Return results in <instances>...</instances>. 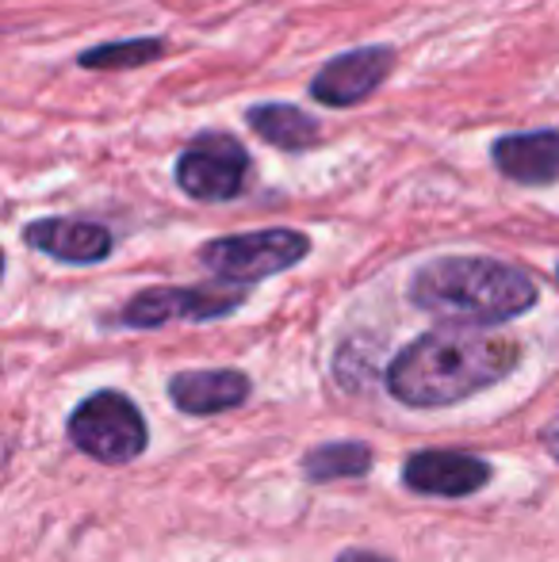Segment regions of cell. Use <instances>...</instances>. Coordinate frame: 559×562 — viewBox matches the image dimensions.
<instances>
[{"label":"cell","instance_id":"6da1fadb","mask_svg":"<svg viewBox=\"0 0 559 562\" xmlns=\"http://www.w3.org/2000/svg\"><path fill=\"white\" fill-rule=\"evenodd\" d=\"M517 360H522V348L510 337L476 334V329H437L395 356L388 371V391L418 409L452 406L506 379Z\"/></svg>","mask_w":559,"mask_h":562},{"label":"cell","instance_id":"7a4b0ae2","mask_svg":"<svg viewBox=\"0 0 559 562\" xmlns=\"http://www.w3.org/2000/svg\"><path fill=\"white\" fill-rule=\"evenodd\" d=\"M411 303L463 326H494L533 311L537 283L529 272L494 257H440L418 268Z\"/></svg>","mask_w":559,"mask_h":562},{"label":"cell","instance_id":"3957f363","mask_svg":"<svg viewBox=\"0 0 559 562\" xmlns=\"http://www.w3.org/2000/svg\"><path fill=\"white\" fill-rule=\"evenodd\" d=\"M311 252V237L299 229H254V234H231L200 245V265L223 283H257L295 268Z\"/></svg>","mask_w":559,"mask_h":562},{"label":"cell","instance_id":"277c9868","mask_svg":"<svg viewBox=\"0 0 559 562\" xmlns=\"http://www.w3.org/2000/svg\"><path fill=\"white\" fill-rule=\"evenodd\" d=\"M69 440L100 463H131L146 451V422L131 398L100 391L74 409Z\"/></svg>","mask_w":559,"mask_h":562},{"label":"cell","instance_id":"5b68a950","mask_svg":"<svg viewBox=\"0 0 559 562\" xmlns=\"http://www.w3.org/2000/svg\"><path fill=\"white\" fill-rule=\"evenodd\" d=\"M177 188L195 203L238 200L249 177V154L234 134L203 131L177 157Z\"/></svg>","mask_w":559,"mask_h":562},{"label":"cell","instance_id":"8992f818","mask_svg":"<svg viewBox=\"0 0 559 562\" xmlns=\"http://www.w3.org/2000/svg\"><path fill=\"white\" fill-rule=\"evenodd\" d=\"M246 303V288L234 283H200V288H149L123 306L120 322L131 329H157L169 322L226 318Z\"/></svg>","mask_w":559,"mask_h":562},{"label":"cell","instance_id":"52a82bcc","mask_svg":"<svg viewBox=\"0 0 559 562\" xmlns=\"http://www.w3.org/2000/svg\"><path fill=\"white\" fill-rule=\"evenodd\" d=\"M395 69L391 46H357L349 54H337L314 74L311 97L322 108H357L380 92V85Z\"/></svg>","mask_w":559,"mask_h":562},{"label":"cell","instance_id":"ba28073f","mask_svg":"<svg viewBox=\"0 0 559 562\" xmlns=\"http://www.w3.org/2000/svg\"><path fill=\"white\" fill-rule=\"evenodd\" d=\"M491 161L514 184L545 188L559 180V131L502 134L491 146Z\"/></svg>","mask_w":559,"mask_h":562},{"label":"cell","instance_id":"9c48e42d","mask_svg":"<svg viewBox=\"0 0 559 562\" xmlns=\"http://www.w3.org/2000/svg\"><path fill=\"white\" fill-rule=\"evenodd\" d=\"M406 486L418 494L433 497H468L487 486L491 467L476 456H460V451H418L406 459L403 471Z\"/></svg>","mask_w":559,"mask_h":562},{"label":"cell","instance_id":"30bf717a","mask_svg":"<svg viewBox=\"0 0 559 562\" xmlns=\"http://www.w3.org/2000/svg\"><path fill=\"white\" fill-rule=\"evenodd\" d=\"M23 241L66 265H100L112 257V234L85 218H38L23 229Z\"/></svg>","mask_w":559,"mask_h":562},{"label":"cell","instance_id":"8fae6325","mask_svg":"<svg viewBox=\"0 0 559 562\" xmlns=\"http://www.w3.org/2000/svg\"><path fill=\"white\" fill-rule=\"evenodd\" d=\"M169 398L185 414H223L249 398V379L234 368L219 371H180L169 383Z\"/></svg>","mask_w":559,"mask_h":562},{"label":"cell","instance_id":"7c38bea8","mask_svg":"<svg viewBox=\"0 0 559 562\" xmlns=\"http://www.w3.org/2000/svg\"><path fill=\"white\" fill-rule=\"evenodd\" d=\"M246 123L261 142H269V146H277V149H288V154L318 146V138H322L318 119L306 115L303 108H295V104H254L246 112Z\"/></svg>","mask_w":559,"mask_h":562},{"label":"cell","instance_id":"4fadbf2b","mask_svg":"<svg viewBox=\"0 0 559 562\" xmlns=\"http://www.w3.org/2000/svg\"><path fill=\"white\" fill-rule=\"evenodd\" d=\"M169 50L165 38H127V43H100L89 50L77 54V66L81 69H138L157 61Z\"/></svg>","mask_w":559,"mask_h":562},{"label":"cell","instance_id":"5bb4252c","mask_svg":"<svg viewBox=\"0 0 559 562\" xmlns=\"http://www.w3.org/2000/svg\"><path fill=\"white\" fill-rule=\"evenodd\" d=\"M372 463V448L368 445H322L303 459L306 479L329 482V479H357Z\"/></svg>","mask_w":559,"mask_h":562},{"label":"cell","instance_id":"9a60e30c","mask_svg":"<svg viewBox=\"0 0 559 562\" xmlns=\"http://www.w3.org/2000/svg\"><path fill=\"white\" fill-rule=\"evenodd\" d=\"M337 562H388V559L376 555V551H357V548H349V551H342V555H337Z\"/></svg>","mask_w":559,"mask_h":562},{"label":"cell","instance_id":"2e32d148","mask_svg":"<svg viewBox=\"0 0 559 562\" xmlns=\"http://www.w3.org/2000/svg\"><path fill=\"white\" fill-rule=\"evenodd\" d=\"M545 445H548V451L556 456V463H559V414L548 422V429H545Z\"/></svg>","mask_w":559,"mask_h":562}]
</instances>
